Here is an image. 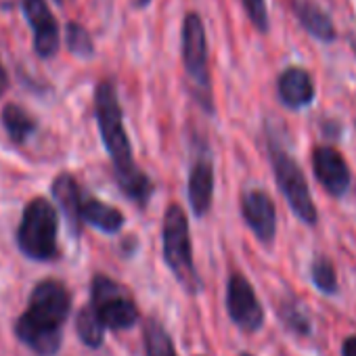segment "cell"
I'll return each instance as SVG.
<instances>
[{
    "label": "cell",
    "instance_id": "obj_1",
    "mask_svg": "<svg viewBox=\"0 0 356 356\" xmlns=\"http://www.w3.org/2000/svg\"><path fill=\"white\" fill-rule=\"evenodd\" d=\"M95 115H97L101 140L113 163L115 181L122 193L136 206L145 208L153 195V183L145 172H140V168L132 159V145L124 128L118 92L113 82L109 80L99 82L95 90Z\"/></svg>",
    "mask_w": 356,
    "mask_h": 356
},
{
    "label": "cell",
    "instance_id": "obj_2",
    "mask_svg": "<svg viewBox=\"0 0 356 356\" xmlns=\"http://www.w3.org/2000/svg\"><path fill=\"white\" fill-rule=\"evenodd\" d=\"M72 296L55 279L40 281L30 296L26 312L15 323V335L38 356H55L61 348L63 325L70 318Z\"/></svg>",
    "mask_w": 356,
    "mask_h": 356
},
{
    "label": "cell",
    "instance_id": "obj_3",
    "mask_svg": "<svg viewBox=\"0 0 356 356\" xmlns=\"http://www.w3.org/2000/svg\"><path fill=\"white\" fill-rule=\"evenodd\" d=\"M161 239H163V260L168 268L189 293H197L202 289V279L193 262L189 220H187L185 210L178 204H172L165 210Z\"/></svg>",
    "mask_w": 356,
    "mask_h": 356
},
{
    "label": "cell",
    "instance_id": "obj_4",
    "mask_svg": "<svg viewBox=\"0 0 356 356\" xmlns=\"http://www.w3.org/2000/svg\"><path fill=\"white\" fill-rule=\"evenodd\" d=\"M57 233H59L57 210L49 200L36 197L24 210L17 229V248L30 260L51 262L59 254Z\"/></svg>",
    "mask_w": 356,
    "mask_h": 356
},
{
    "label": "cell",
    "instance_id": "obj_5",
    "mask_svg": "<svg viewBox=\"0 0 356 356\" xmlns=\"http://www.w3.org/2000/svg\"><path fill=\"white\" fill-rule=\"evenodd\" d=\"M270 163L275 172V181L287 200L291 212L308 227H314L318 220V212L314 208V202L308 191L306 176L298 161L277 143H270Z\"/></svg>",
    "mask_w": 356,
    "mask_h": 356
},
{
    "label": "cell",
    "instance_id": "obj_6",
    "mask_svg": "<svg viewBox=\"0 0 356 356\" xmlns=\"http://www.w3.org/2000/svg\"><path fill=\"white\" fill-rule=\"evenodd\" d=\"M90 310L105 329H130L138 321V308L130 293L105 275H97L90 285Z\"/></svg>",
    "mask_w": 356,
    "mask_h": 356
},
{
    "label": "cell",
    "instance_id": "obj_7",
    "mask_svg": "<svg viewBox=\"0 0 356 356\" xmlns=\"http://www.w3.org/2000/svg\"><path fill=\"white\" fill-rule=\"evenodd\" d=\"M183 61L185 72L200 92L202 105L212 111V82L208 67V38L204 22L197 13L185 15L183 22Z\"/></svg>",
    "mask_w": 356,
    "mask_h": 356
},
{
    "label": "cell",
    "instance_id": "obj_8",
    "mask_svg": "<svg viewBox=\"0 0 356 356\" xmlns=\"http://www.w3.org/2000/svg\"><path fill=\"white\" fill-rule=\"evenodd\" d=\"M227 310L231 321L248 333L258 331L264 325V308L252 287V283L235 273L229 279V287H227Z\"/></svg>",
    "mask_w": 356,
    "mask_h": 356
},
{
    "label": "cell",
    "instance_id": "obj_9",
    "mask_svg": "<svg viewBox=\"0 0 356 356\" xmlns=\"http://www.w3.org/2000/svg\"><path fill=\"white\" fill-rule=\"evenodd\" d=\"M26 19L34 32V51L40 59H51L59 51V26L47 0H22Z\"/></svg>",
    "mask_w": 356,
    "mask_h": 356
},
{
    "label": "cell",
    "instance_id": "obj_10",
    "mask_svg": "<svg viewBox=\"0 0 356 356\" xmlns=\"http://www.w3.org/2000/svg\"><path fill=\"white\" fill-rule=\"evenodd\" d=\"M312 170L321 187L333 195L343 197L350 189L352 176L346 159L333 147H314L312 151Z\"/></svg>",
    "mask_w": 356,
    "mask_h": 356
},
{
    "label": "cell",
    "instance_id": "obj_11",
    "mask_svg": "<svg viewBox=\"0 0 356 356\" xmlns=\"http://www.w3.org/2000/svg\"><path fill=\"white\" fill-rule=\"evenodd\" d=\"M241 214L245 225L258 237L260 243L270 245L277 235V210L268 193L260 189L245 191L241 197Z\"/></svg>",
    "mask_w": 356,
    "mask_h": 356
},
{
    "label": "cell",
    "instance_id": "obj_12",
    "mask_svg": "<svg viewBox=\"0 0 356 356\" xmlns=\"http://www.w3.org/2000/svg\"><path fill=\"white\" fill-rule=\"evenodd\" d=\"M189 206L197 218H204L214 200V163L208 151H202L189 170V183H187Z\"/></svg>",
    "mask_w": 356,
    "mask_h": 356
},
{
    "label": "cell",
    "instance_id": "obj_13",
    "mask_svg": "<svg viewBox=\"0 0 356 356\" xmlns=\"http://www.w3.org/2000/svg\"><path fill=\"white\" fill-rule=\"evenodd\" d=\"M277 95L287 109L308 107L316 97L312 76L302 67H287L277 80Z\"/></svg>",
    "mask_w": 356,
    "mask_h": 356
},
{
    "label": "cell",
    "instance_id": "obj_14",
    "mask_svg": "<svg viewBox=\"0 0 356 356\" xmlns=\"http://www.w3.org/2000/svg\"><path fill=\"white\" fill-rule=\"evenodd\" d=\"M291 9L300 26L321 42H333L337 32L331 17L314 3V0H291Z\"/></svg>",
    "mask_w": 356,
    "mask_h": 356
},
{
    "label": "cell",
    "instance_id": "obj_15",
    "mask_svg": "<svg viewBox=\"0 0 356 356\" xmlns=\"http://www.w3.org/2000/svg\"><path fill=\"white\" fill-rule=\"evenodd\" d=\"M80 220L90 225L92 229L107 233V235H115L122 231L124 227V216L120 210L111 208L109 204L92 197V195H82L80 202Z\"/></svg>",
    "mask_w": 356,
    "mask_h": 356
},
{
    "label": "cell",
    "instance_id": "obj_16",
    "mask_svg": "<svg viewBox=\"0 0 356 356\" xmlns=\"http://www.w3.org/2000/svg\"><path fill=\"white\" fill-rule=\"evenodd\" d=\"M51 193H53V197H55V202L61 206V210H63V214H65V218H67V222L72 225V231L74 233H78V229H80V202H82V191H80V185H78V181L72 176V174H67V172H63V174H59L55 181H53V185H51Z\"/></svg>",
    "mask_w": 356,
    "mask_h": 356
},
{
    "label": "cell",
    "instance_id": "obj_17",
    "mask_svg": "<svg viewBox=\"0 0 356 356\" xmlns=\"http://www.w3.org/2000/svg\"><path fill=\"white\" fill-rule=\"evenodd\" d=\"M0 118H3V126L15 143H26L36 132V120L15 103L5 105Z\"/></svg>",
    "mask_w": 356,
    "mask_h": 356
},
{
    "label": "cell",
    "instance_id": "obj_18",
    "mask_svg": "<svg viewBox=\"0 0 356 356\" xmlns=\"http://www.w3.org/2000/svg\"><path fill=\"white\" fill-rule=\"evenodd\" d=\"M105 327L103 323L97 318V314L90 310V306H84L78 312L76 318V333L82 339V343H86L88 348H101L105 341Z\"/></svg>",
    "mask_w": 356,
    "mask_h": 356
},
{
    "label": "cell",
    "instance_id": "obj_19",
    "mask_svg": "<svg viewBox=\"0 0 356 356\" xmlns=\"http://www.w3.org/2000/svg\"><path fill=\"white\" fill-rule=\"evenodd\" d=\"M145 348L147 356H178L172 337L157 321H147L145 325Z\"/></svg>",
    "mask_w": 356,
    "mask_h": 356
},
{
    "label": "cell",
    "instance_id": "obj_20",
    "mask_svg": "<svg viewBox=\"0 0 356 356\" xmlns=\"http://www.w3.org/2000/svg\"><path fill=\"white\" fill-rule=\"evenodd\" d=\"M310 279L321 293H325V296L337 293V273L329 258H323V256L314 258V262L310 266Z\"/></svg>",
    "mask_w": 356,
    "mask_h": 356
},
{
    "label": "cell",
    "instance_id": "obj_21",
    "mask_svg": "<svg viewBox=\"0 0 356 356\" xmlns=\"http://www.w3.org/2000/svg\"><path fill=\"white\" fill-rule=\"evenodd\" d=\"M279 316L281 321L285 323V327L289 331H293L296 335H310L312 333V325H310V318L308 314L302 310V306L298 302H283L281 308H279Z\"/></svg>",
    "mask_w": 356,
    "mask_h": 356
},
{
    "label": "cell",
    "instance_id": "obj_22",
    "mask_svg": "<svg viewBox=\"0 0 356 356\" xmlns=\"http://www.w3.org/2000/svg\"><path fill=\"white\" fill-rule=\"evenodd\" d=\"M65 42H67V49L80 59H90L95 55V44L88 32L76 22H70L65 26Z\"/></svg>",
    "mask_w": 356,
    "mask_h": 356
},
{
    "label": "cell",
    "instance_id": "obj_23",
    "mask_svg": "<svg viewBox=\"0 0 356 356\" xmlns=\"http://www.w3.org/2000/svg\"><path fill=\"white\" fill-rule=\"evenodd\" d=\"M241 5L250 17V22L254 24V28L262 34L268 32L270 22H268V9H266V0H241Z\"/></svg>",
    "mask_w": 356,
    "mask_h": 356
},
{
    "label": "cell",
    "instance_id": "obj_24",
    "mask_svg": "<svg viewBox=\"0 0 356 356\" xmlns=\"http://www.w3.org/2000/svg\"><path fill=\"white\" fill-rule=\"evenodd\" d=\"M341 356H356V335H350L341 343Z\"/></svg>",
    "mask_w": 356,
    "mask_h": 356
},
{
    "label": "cell",
    "instance_id": "obj_25",
    "mask_svg": "<svg viewBox=\"0 0 356 356\" xmlns=\"http://www.w3.org/2000/svg\"><path fill=\"white\" fill-rule=\"evenodd\" d=\"M7 88H9V76H7V70L3 67V63H0V99H3Z\"/></svg>",
    "mask_w": 356,
    "mask_h": 356
},
{
    "label": "cell",
    "instance_id": "obj_26",
    "mask_svg": "<svg viewBox=\"0 0 356 356\" xmlns=\"http://www.w3.org/2000/svg\"><path fill=\"white\" fill-rule=\"evenodd\" d=\"M151 3V0H134V7H138V9H143V7H147Z\"/></svg>",
    "mask_w": 356,
    "mask_h": 356
},
{
    "label": "cell",
    "instance_id": "obj_27",
    "mask_svg": "<svg viewBox=\"0 0 356 356\" xmlns=\"http://www.w3.org/2000/svg\"><path fill=\"white\" fill-rule=\"evenodd\" d=\"M352 51H354V55H356V38L352 40Z\"/></svg>",
    "mask_w": 356,
    "mask_h": 356
},
{
    "label": "cell",
    "instance_id": "obj_28",
    "mask_svg": "<svg viewBox=\"0 0 356 356\" xmlns=\"http://www.w3.org/2000/svg\"><path fill=\"white\" fill-rule=\"evenodd\" d=\"M239 356H252V354H245V352H243V354H239Z\"/></svg>",
    "mask_w": 356,
    "mask_h": 356
},
{
    "label": "cell",
    "instance_id": "obj_29",
    "mask_svg": "<svg viewBox=\"0 0 356 356\" xmlns=\"http://www.w3.org/2000/svg\"><path fill=\"white\" fill-rule=\"evenodd\" d=\"M59 3H63V0H59Z\"/></svg>",
    "mask_w": 356,
    "mask_h": 356
}]
</instances>
